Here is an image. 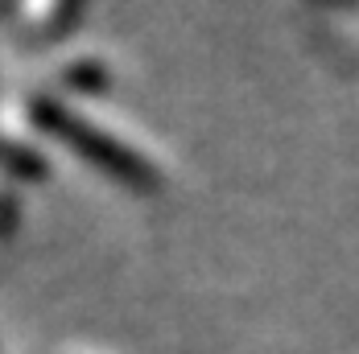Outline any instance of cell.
Returning <instances> with one entry per match:
<instances>
[{
  "mask_svg": "<svg viewBox=\"0 0 359 354\" xmlns=\"http://www.w3.org/2000/svg\"><path fill=\"white\" fill-rule=\"evenodd\" d=\"M41 120L71 144V148H79L83 157H91L100 169H108L111 177H120V181H128V185H153V181H157V174L149 169L144 157H137L128 144L104 136L95 124H83V120H79L74 111H67V107H46Z\"/></svg>",
  "mask_w": 359,
  "mask_h": 354,
  "instance_id": "cell-1",
  "label": "cell"
}]
</instances>
